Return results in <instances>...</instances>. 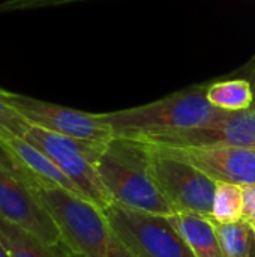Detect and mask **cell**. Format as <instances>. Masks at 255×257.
<instances>
[{
	"instance_id": "obj_18",
	"label": "cell",
	"mask_w": 255,
	"mask_h": 257,
	"mask_svg": "<svg viewBox=\"0 0 255 257\" xmlns=\"http://www.w3.org/2000/svg\"><path fill=\"white\" fill-rule=\"evenodd\" d=\"M243 220L255 223V184L243 185Z\"/></svg>"
},
{
	"instance_id": "obj_5",
	"label": "cell",
	"mask_w": 255,
	"mask_h": 257,
	"mask_svg": "<svg viewBox=\"0 0 255 257\" xmlns=\"http://www.w3.org/2000/svg\"><path fill=\"white\" fill-rule=\"evenodd\" d=\"M102 212L137 257H195L165 215L131 209L117 202Z\"/></svg>"
},
{
	"instance_id": "obj_20",
	"label": "cell",
	"mask_w": 255,
	"mask_h": 257,
	"mask_svg": "<svg viewBox=\"0 0 255 257\" xmlns=\"http://www.w3.org/2000/svg\"><path fill=\"white\" fill-rule=\"evenodd\" d=\"M0 257H9L8 256V253L5 251V248H3V245H2V242H0Z\"/></svg>"
},
{
	"instance_id": "obj_11",
	"label": "cell",
	"mask_w": 255,
	"mask_h": 257,
	"mask_svg": "<svg viewBox=\"0 0 255 257\" xmlns=\"http://www.w3.org/2000/svg\"><path fill=\"white\" fill-rule=\"evenodd\" d=\"M0 157L35 190L57 187L86 199L83 191L62 172V169L24 137L0 139Z\"/></svg>"
},
{
	"instance_id": "obj_13",
	"label": "cell",
	"mask_w": 255,
	"mask_h": 257,
	"mask_svg": "<svg viewBox=\"0 0 255 257\" xmlns=\"http://www.w3.org/2000/svg\"><path fill=\"white\" fill-rule=\"evenodd\" d=\"M0 242L9 257H66L69 253L65 245H50L2 217Z\"/></svg>"
},
{
	"instance_id": "obj_17",
	"label": "cell",
	"mask_w": 255,
	"mask_h": 257,
	"mask_svg": "<svg viewBox=\"0 0 255 257\" xmlns=\"http://www.w3.org/2000/svg\"><path fill=\"white\" fill-rule=\"evenodd\" d=\"M30 123L6 99V90L0 89V139L24 137Z\"/></svg>"
},
{
	"instance_id": "obj_8",
	"label": "cell",
	"mask_w": 255,
	"mask_h": 257,
	"mask_svg": "<svg viewBox=\"0 0 255 257\" xmlns=\"http://www.w3.org/2000/svg\"><path fill=\"white\" fill-rule=\"evenodd\" d=\"M0 217L50 245H65L57 224L36 190L3 158H0Z\"/></svg>"
},
{
	"instance_id": "obj_23",
	"label": "cell",
	"mask_w": 255,
	"mask_h": 257,
	"mask_svg": "<svg viewBox=\"0 0 255 257\" xmlns=\"http://www.w3.org/2000/svg\"><path fill=\"white\" fill-rule=\"evenodd\" d=\"M0 158H2V157H0Z\"/></svg>"
},
{
	"instance_id": "obj_15",
	"label": "cell",
	"mask_w": 255,
	"mask_h": 257,
	"mask_svg": "<svg viewBox=\"0 0 255 257\" xmlns=\"http://www.w3.org/2000/svg\"><path fill=\"white\" fill-rule=\"evenodd\" d=\"M210 221L215 226L222 256L255 257V232L248 221L242 220L230 224Z\"/></svg>"
},
{
	"instance_id": "obj_3",
	"label": "cell",
	"mask_w": 255,
	"mask_h": 257,
	"mask_svg": "<svg viewBox=\"0 0 255 257\" xmlns=\"http://www.w3.org/2000/svg\"><path fill=\"white\" fill-rule=\"evenodd\" d=\"M95 166L113 202L156 215L174 212L147 172V151L141 142L114 137Z\"/></svg>"
},
{
	"instance_id": "obj_16",
	"label": "cell",
	"mask_w": 255,
	"mask_h": 257,
	"mask_svg": "<svg viewBox=\"0 0 255 257\" xmlns=\"http://www.w3.org/2000/svg\"><path fill=\"white\" fill-rule=\"evenodd\" d=\"M215 223L230 224L243 220V187L230 182H216L212 214Z\"/></svg>"
},
{
	"instance_id": "obj_14",
	"label": "cell",
	"mask_w": 255,
	"mask_h": 257,
	"mask_svg": "<svg viewBox=\"0 0 255 257\" xmlns=\"http://www.w3.org/2000/svg\"><path fill=\"white\" fill-rule=\"evenodd\" d=\"M209 102L225 111L249 110L254 102L251 81L248 80H227L207 87Z\"/></svg>"
},
{
	"instance_id": "obj_4",
	"label": "cell",
	"mask_w": 255,
	"mask_h": 257,
	"mask_svg": "<svg viewBox=\"0 0 255 257\" xmlns=\"http://www.w3.org/2000/svg\"><path fill=\"white\" fill-rule=\"evenodd\" d=\"M24 139L48 155L90 203L101 211H105L113 203L95 166L107 143L80 140L35 125H30Z\"/></svg>"
},
{
	"instance_id": "obj_7",
	"label": "cell",
	"mask_w": 255,
	"mask_h": 257,
	"mask_svg": "<svg viewBox=\"0 0 255 257\" xmlns=\"http://www.w3.org/2000/svg\"><path fill=\"white\" fill-rule=\"evenodd\" d=\"M6 99L30 125L96 143H108L114 139L101 113H87L14 92H6Z\"/></svg>"
},
{
	"instance_id": "obj_9",
	"label": "cell",
	"mask_w": 255,
	"mask_h": 257,
	"mask_svg": "<svg viewBox=\"0 0 255 257\" xmlns=\"http://www.w3.org/2000/svg\"><path fill=\"white\" fill-rule=\"evenodd\" d=\"M146 145L158 154L194 166L215 182H230L242 187L255 184V149L239 146L168 148Z\"/></svg>"
},
{
	"instance_id": "obj_21",
	"label": "cell",
	"mask_w": 255,
	"mask_h": 257,
	"mask_svg": "<svg viewBox=\"0 0 255 257\" xmlns=\"http://www.w3.org/2000/svg\"><path fill=\"white\" fill-rule=\"evenodd\" d=\"M66 257H83V256H80V254H75V253H71V251H69Z\"/></svg>"
},
{
	"instance_id": "obj_1",
	"label": "cell",
	"mask_w": 255,
	"mask_h": 257,
	"mask_svg": "<svg viewBox=\"0 0 255 257\" xmlns=\"http://www.w3.org/2000/svg\"><path fill=\"white\" fill-rule=\"evenodd\" d=\"M224 111L209 102L207 87H192L146 105L101 114L114 137L144 140L203 126Z\"/></svg>"
},
{
	"instance_id": "obj_10",
	"label": "cell",
	"mask_w": 255,
	"mask_h": 257,
	"mask_svg": "<svg viewBox=\"0 0 255 257\" xmlns=\"http://www.w3.org/2000/svg\"><path fill=\"white\" fill-rule=\"evenodd\" d=\"M168 148L239 146L255 149V110L224 111L218 119L197 128L140 140Z\"/></svg>"
},
{
	"instance_id": "obj_2",
	"label": "cell",
	"mask_w": 255,
	"mask_h": 257,
	"mask_svg": "<svg viewBox=\"0 0 255 257\" xmlns=\"http://www.w3.org/2000/svg\"><path fill=\"white\" fill-rule=\"evenodd\" d=\"M57 224L63 244L83 257H137L117 236L104 212L89 200L63 188H36Z\"/></svg>"
},
{
	"instance_id": "obj_12",
	"label": "cell",
	"mask_w": 255,
	"mask_h": 257,
	"mask_svg": "<svg viewBox=\"0 0 255 257\" xmlns=\"http://www.w3.org/2000/svg\"><path fill=\"white\" fill-rule=\"evenodd\" d=\"M167 218L194 256L224 257L215 226L209 217L194 212H173L167 215Z\"/></svg>"
},
{
	"instance_id": "obj_22",
	"label": "cell",
	"mask_w": 255,
	"mask_h": 257,
	"mask_svg": "<svg viewBox=\"0 0 255 257\" xmlns=\"http://www.w3.org/2000/svg\"><path fill=\"white\" fill-rule=\"evenodd\" d=\"M251 226H252V229H254V232H255V223H252Z\"/></svg>"
},
{
	"instance_id": "obj_6",
	"label": "cell",
	"mask_w": 255,
	"mask_h": 257,
	"mask_svg": "<svg viewBox=\"0 0 255 257\" xmlns=\"http://www.w3.org/2000/svg\"><path fill=\"white\" fill-rule=\"evenodd\" d=\"M143 143V142H141ZM147 151V172L174 212H194L210 217L216 182L194 166Z\"/></svg>"
},
{
	"instance_id": "obj_19",
	"label": "cell",
	"mask_w": 255,
	"mask_h": 257,
	"mask_svg": "<svg viewBox=\"0 0 255 257\" xmlns=\"http://www.w3.org/2000/svg\"><path fill=\"white\" fill-rule=\"evenodd\" d=\"M251 86H252V93H254V102H252V110H255V71H254V75H252V81H251Z\"/></svg>"
}]
</instances>
